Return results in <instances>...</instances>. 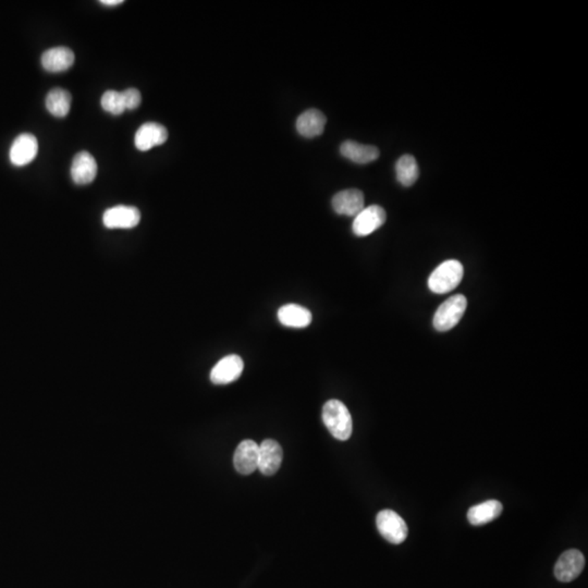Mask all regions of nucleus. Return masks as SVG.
<instances>
[{"label": "nucleus", "mask_w": 588, "mask_h": 588, "mask_svg": "<svg viewBox=\"0 0 588 588\" xmlns=\"http://www.w3.org/2000/svg\"><path fill=\"white\" fill-rule=\"evenodd\" d=\"M396 179L403 187H411L420 176L416 160L411 155H404L396 164Z\"/></svg>", "instance_id": "412c9836"}, {"label": "nucleus", "mask_w": 588, "mask_h": 588, "mask_svg": "<svg viewBox=\"0 0 588 588\" xmlns=\"http://www.w3.org/2000/svg\"><path fill=\"white\" fill-rule=\"evenodd\" d=\"M376 524L381 536L389 542L399 545L407 540L409 533L407 524L399 514L392 510H383L379 512L377 514Z\"/></svg>", "instance_id": "20e7f679"}, {"label": "nucleus", "mask_w": 588, "mask_h": 588, "mask_svg": "<svg viewBox=\"0 0 588 588\" xmlns=\"http://www.w3.org/2000/svg\"><path fill=\"white\" fill-rule=\"evenodd\" d=\"M102 109L113 116H119L126 111V106L123 102L122 93L117 91H107L102 95L100 100Z\"/></svg>", "instance_id": "4be33fe9"}, {"label": "nucleus", "mask_w": 588, "mask_h": 588, "mask_svg": "<svg viewBox=\"0 0 588 588\" xmlns=\"http://www.w3.org/2000/svg\"><path fill=\"white\" fill-rule=\"evenodd\" d=\"M333 210L339 215L356 217L364 210L365 200L362 191L356 189H349L337 193L331 201Z\"/></svg>", "instance_id": "ddd939ff"}, {"label": "nucleus", "mask_w": 588, "mask_h": 588, "mask_svg": "<svg viewBox=\"0 0 588 588\" xmlns=\"http://www.w3.org/2000/svg\"><path fill=\"white\" fill-rule=\"evenodd\" d=\"M121 93H122L123 102H125L127 110L136 109L141 104V93L136 89H128V90L123 91Z\"/></svg>", "instance_id": "5701e85b"}, {"label": "nucleus", "mask_w": 588, "mask_h": 588, "mask_svg": "<svg viewBox=\"0 0 588 588\" xmlns=\"http://www.w3.org/2000/svg\"><path fill=\"white\" fill-rule=\"evenodd\" d=\"M39 153V142L33 134H20L10 147V161L17 167L26 166L35 158Z\"/></svg>", "instance_id": "9d476101"}, {"label": "nucleus", "mask_w": 588, "mask_h": 588, "mask_svg": "<svg viewBox=\"0 0 588 588\" xmlns=\"http://www.w3.org/2000/svg\"><path fill=\"white\" fill-rule=\"evenodd\" d=\"M141 220V212L134 206L119 205L106 210L102 223L108 229H132Z\"/></svg>", "instance_id": "0eeeda50"}, {"label": "nucleus", "mask_w": 588, "mask_h": 588, "mask_svg": "<svg viewBox=\"0 0 588 588\" xmlns=\"http://www.w3.org/2000/svg\"><path fill=\"white\" fill-rule=\"evenodd\" d=\"M322 416V422L336 439L345 441L352 435V417L342 402L335 399L326 402Z\"/></svg>", "instance_id": "f257e3e1"}, {"label": "nucleus", "mask_w": 588, "mask_h": 588, "mask_svg": "<svg viewBox=\"0 0 588 588\" xmlns=\"http://www.w3.org/2000/svg\"><path fill=\"white\" fill-rule=\"evenodd\" d=\"M98 174V164L89 151H80L75 155L71 166L72 180L77 185H90Z\"/></svg>", "instance_id": "4468645a"}, {"label": "nucleus", "mask_w": 588, "mask_h": 588, "mask_svg": "<svg viewBox=\"0 0 588 588\" xmlns=\"http://www.w3.org/2000/svg\"><path fill=\"white\" fill-rule=\"evenodd\" d=\"M244 360L237 354L221 358L210 371V380L215 385H228L240 378L244 373Z\"/></svg>", "instance_id": "6e6552de"}, {"label": "nucleus", "mask_w": 588, "mask_h": 588, "mask_svg": "<svg viewBox=\"0 0 588 588\" xmlns=\"http://www.w3.org/2000/svg\"><path fill=\"white\" fill-rule=\"evenodd\" d=\"M72 98L68 91L54 89L47 94L46 108L56 118H64L69 113Z\"/></svg>", "instance_id": "aec40b11"}, {"label": "nucleus", "mask_w": 588, "mask_h": 588, "mask_svg": "<svg viewBox=\"0 0 588 588\" xmlns=\"http://www.w3.org/2000/svg\"><path fill=\"white\" fill-rule=\"evenodd\" d=\"M100 3L108 7H113V6L121 5L123 3V0H102Z\"/></svg>", "instance_id": "b1692460"}, {"label": "nucleus", "mask_w": 588, "mask_h": 588, "mask_svg": "<svg viewBox=\"0 0 588 588\" xmlns=\"http://www.w3.org/2000/svg\"><path fill=\"white\" fill-rule=\"evenodd\" d=\"M466 307H468V300L462 294H455L453 297L445 300V302L436 311L434 322H432L434 327L441 333L452 329L462 320Z\"/></svg>", "instance_id": "7ed1b4c3"}, {"label": "nucleus", "mask_w": 588, "mask_h": 588, "mask_svg": "<svg viewBox=\"0 0 588 588\" xmlns=\"http://www.w3.org/2000/svg\"><path fill=\"white\" fill-rule=\"evenodd\" d=\"M340 153L345 158L350 159L356 164H369L379 157L377 147L354 141L343 142L340 146Z\"/></svg>", "instance_id": "a211bd4d"}, {"label": "nucleus", "mask_w": 588, "mask_h": 588, "mask_svg": "<svg viewBox=\"0 0 588 588\" xmlns=\"http://www.w3.org/2000/svg\"><path fill=\"white\" fill-rule=\"evenodd\" d=\"M75 53L68 47H54L44 53L42 66L50 73L67 71L75 64Z\"/></svg>", "instance_id": "2eb2a0df"}, {"label": "nucleus", "mask_w": 588, "mask_h": 588, "mask_svg": "<svg viewBox=\"0 0 588 588\" xmlns=\"http://www.w3.org/2000/svg\"><path fill=\"white\" fill-rule=\"evenodd\" d=\"M278 320L282 325L290 328H305L311 325L313 315L306 307L297 304H286L278 310Z\"/></svg>", "instance_id": "f3484780"}, {"label": "nucleus", "mask_w": 588, "mask_h": 588, "mask_svg": "<svg viewBox=\"0 0 588 588\" xmlns=\"http://www.w3.org/2000/svg\"><path fill=\"white\" fill-rule=\"evenodd\" d=\"M502 512V502L498 500H488L483 504L472 506L468 512V520L470 524L479 526L487 524L500 517Z\"/></svg>", "instance_id": "6ab92c4d"}, {"label": "nucleus", "mask_w": 588, "mask_h": 588, "mask_svg": "<svg viewBox=\"0 0 588 588\" xmlns=\"http://www.w3.org/2000/svg\"><path fill=\"white\" fill-rule=\"evenodd\" d=\"M284 459L282 445L276 440L266 439L259 445V468L264 475L271 476L278 472Z\"/></svg>", "instance_id": "9b49d317"}, {"label": "nucleus", "mask_w": 588, "mask_h": 588, "mask_svg": "<svg viewBox=\"0 0 588 588\" xmlns=\"http://www.w3.org/2000/svg\"><path fill=\"white\" fill-rule=\"evenodd\" d=\"M464 268L455 259L445 261L432 271L428 279V288L434 293L443 294L453 291L462 282Z\"/></svg>", "instance_id": "f03ea898"}, {"label": "nucleus", "mask_w": 588, "mask_h": 588, "mask_svg": "<svg viewBox=\"0 0 588 588\" xmlns=\"http://www.w3.org/2000/svg\"><path fill=\"white\" fill-rule=\"evenodd\" d=\"M259 445L253 440L239 443L233 455L235 470L242 475H250L259 468Z\"/></svg>", "instance_id": "1a4fd4ad"}, {"label": "nucleus", "mask_w": 588, "mask_h": 588, "mask_svg": "<svg viewBox=\"0 0 588 588\" xmlns=\"http://www.w3.org/2000/svg\"><path fill=\"white\" fill-rule=\"evenodd\" d=\"M325 115L318 109H309L300 115L297 120V130L304 138H312L320 136L325 129Z\"/></svg>", "instance_id": "dca6fc26"}, {"label": "nucleus", "mask_w": 588, "mask_h": 588, "mask_svg": "<svg viewBox=\"0 0 588 588\" xmlns=\"http://www.w3.org/2000/svg\"><path fill=\"white\" fill-rule=\"evenodd\" d=\"M386 219V212L379 205H371L369 208H364L354 218L352 225L353 233L358 237L371 235L381 226H384Z\"/></svg>", "instance_id": "423d86ee"}, {"label": "nucleus", "mask_w": 588, "mask_h": 588, "mask_svg": "<svg viewBox=\"0 0 588 588\" xmlns=\"http://www.w3.org/2000/svg\"><path fill=\"white\" fill-rule=\"evenodd\" d=\"M168 140V131L164 126L156 122L144 123L136 131L134 143L136 149L147 151L155 146L163 145Z\"/></svg>", "instance_id": "f8f14e48"}, {"label": "nucleus", "mask_w": 588, "mask_h": 588, "mask_svg": "<svg viewBox=\"0 0 588 588\" xmlns=\"http://www.w3.org/2000/svg\"><path fill=\"white\" fill-rule=\"evenodd\" d=\"M585 567V558L578 549L567 550L558 559L555 565V576L562 583H569L578 578Z\"/></svg>", "instance_id": "39448f33"}]
</instances>
